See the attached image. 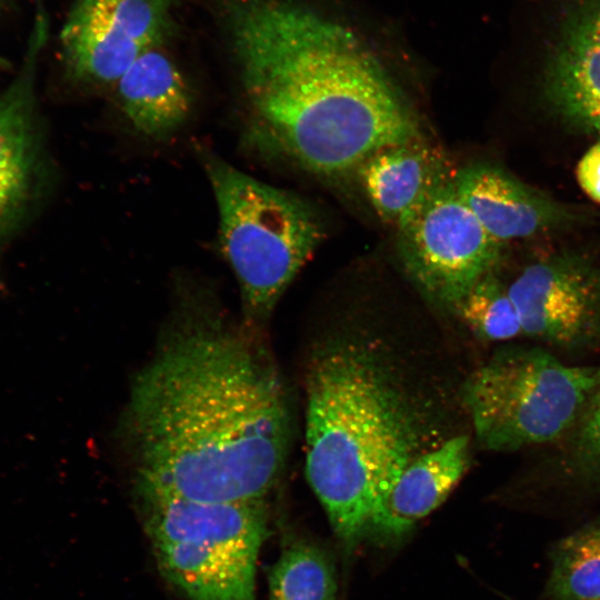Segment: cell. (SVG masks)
Listing matches in <instances>:
<instances>
[{
	"mask_svg": "<svg viewBox=\"0 0 600 600\" xmlns=\"http://www.w3.org/2000/svg\"><path fill=\"white\" fill-rule=\"evenodd\" d=\"M126 431L138 489L199 502H261L277 481L288 412L274 370L217 324L171 334L132 384Z\"/></svg>",
	"mask_w": 600,
	"mask_h": 600,
	"instance_id": "6da1fadb",
	"label": "cell"
},
{
	"mask_svg": "<svg viewBox=\"0 0 600 600\" xmlns=\"http://www.w3.org/2000/svg\"><path fill=\"white\" fill-rule=\"evenodd\" d=\"M226 22L252 130L317 174L356 172L421 138L382 66L349 30L277 0H227Z\"/></svg>",
	"mask_w": 600,
	"mask_h": 600,
	"instance_id": "7a4b0ae2",
	"label": "cell"
},
{
	"mask_svg": "<svg viewBox=\"0 0 600 600\" xmlns=\"http://www.w3.org/2000/svg\"><path fill=\"white\" fill-rule=\"evenodd\" d=\"M389 360L377 343L342 337L319 347L308 367L306 474L348 550L400 473L436 446L431 412Z\"/></svg>",
	"mask_w": 600,
	"mask_h": 600,
	"instance_id": "3957f363",
	"label": "cell"
},
{
	"mask_svg": "<svg viewBox=\"0 0 600 600\" xmlns=\"http://www.w3.org/2000/svg\"><path fill=\"white\" fill-rule=\"evenodd\" d=\"M218 209L222 253L239 284L246 314L267 318L323 238L316 211L293 193L200 149Z\"/></svg>",
	"mask_w": 600,
	"mask_h": 600,
	"instance_id": "277c9868",
	"label": "cell"
},
{
	"mask_svg": "<svg viewBox=\"0 0 600 600\" xmlns=\"http://www.w3.org/2000/svg\"><path fill=\"white\" fill-rule=\"evenodd\" d=\"M138 498L159 569L190 600H256L263 501L199 502L144 489Z\"/></svg>",
	"mask_w": 600,
	"mask_h": 600,
	"instance_id": "5b68a950",
	"label": "cell"
},
{
	"mask_svg": "<svg viewBox=\"0 0 600 600\" xmlns=\"http://www.w3.org/2000/svg\"><path fill=\"white\" fill-rule=\"evenodd\" d=\"M600 380V367L570 366L534 346L503 348L467 379L463 404L477 440L516 451L572 430Z\"/></svg>",
	"mask_w": 600,
	"mask_h": 600,
	"instance_id": "8992f818",
	"label": "cell"
},
{
	"mask_svg": "<svg viewBox=\"0 0 600 600\" xmlns=\"http://www.w3.org/2000/svg\"><path fill=\"white\" fill-rule=\"evenodd\" d=\"M397 232L399 257L410 279L431 301L454 311L491 273L501 249L460 200L453 177Z\"/></svg>",
	"mask_w": 600,
	"mask_h": 600,
	"instance_id": "52a82bcc",
	"label": "cell"
},
{
	"mask_svg": "<svg viewBox=\"0 0 600 600\" xmlns=\"http://www.w3.org/2000/svg\"><path fill=\"white\" fill-rule=\"evenodd\" d=\"M526 337L561 348L600 339V269L559 254L527 266L508 286Z\"/></svg>",
	"mask_w": 600,
	"mask_h": 600,
	"instance_id": "ba28073f",
	"label": "cell"
},
{
	"mask_svg": "<svg viewBox=\"0 0 600 600\" xmlns=\"http://www.w3.org/2000/svg\"><path fill=\"white\" fill-rule=\"evenodd\" d=\"M24 61L0 92V253L37 199L44 154L36 101V67L46 40L47 21L39 8Z\"/></svg>",
	"mask_w": 600,
	"mask_h": 600,
	"instance_id": "9c48e42d",
	"label": "cell"
},
{
	"mask_svg": "<svg viewBox=\"0 0 600 600\" xmlns=\"http://www.w3.org/2000/svg\"><path fill=\"white\" fill-rule=\"evenodd\" d=\"M469 461L466 434H453L419 454L376 507L369 531L383 540L401 538L448 498Z\"/></svg>",
	"mask_w": 600,
	"mask_h": 600,
	"instance_id": "30bf717a",
	"label": "cell"
},
{
	"mask_svg": "<svg viewBox=\"0 0 600 600\" xmlns=\"http://www.w3.org/2000/svg\"><path fill=\"white\" fill-rule=\"evenodd\" d=\"M547 88L558 111L600 134V0L581 3L563 23Z\"/></svg>",
	"mask_w": 600,
	"mask_h": 600,
	"instance_id": "8fae6325",
	"label": "cell"
},
{
	"mask_svg": "<svg viewBox=\"0 0 600 600\" xmlns=\"http://www.w3.org/2000/svg\"><path fill=\"white\" fill-rule=\"evenodd\" d=\"M356 173L376 213L396 229L454 174L422 138L378 150Z\"/></svg>",
	"mask_w": 600,
	"mask_h": 600,
	"instance_id": "7c38bea8",
	"label": "cell"
},
{
	"mask_svg": "<svg viewBox=\"0 0 600 600\" xmlns=\"http://www.w3.org/2000/svg\"><path fill=\"white\" fill-rule=\"evenodd\" d=\"M453 186L460 200L500 243L534 236L564 218L556 203L493 166L464 167L453 174Z\"/></svg>",
	"mask_w": 600,
	"mask_h": 600,
	"instance_id": "4fadbf2b",
	"label": "cell"
},
{
	"mask_svg": "<svg viewBox=\"0 0 600 600\" xmlns=\"http://www.w3.org/2000/svg\"><path fill=\"white\" fill-rule=\"evenodd\" d=\"M122 112L141 136L163 139L188 120L191 89L173 60L159 47L146 50L117 81Z\"/></svg>",
	"mask_w": 600,
	"mask_h": 600,
	"instance_id": "5bb4252c",
	"label": "cell"
},
{
	"mask_svg": "<svg viewBox=\"0 0 600 600\" xmlns=\"http://www.w3.org/2000/svg\"><path fill=\"white\" fill-rule=\"evenodd\" d=\"M547 590L553 600H600V517L553 548Z\"/></svg>",
	"mask_w": 600,
	"mask_h": 600,
	"instance_id": "9a60e30c",
	"label": "cell"
},
{
	"mask_svg": "<svg viewBox=\"0 0 600 600\" xmlns=\"http://www.w3.org/2000/svg\"><path fill=\"white\" fill-rule=\"evenodd\" d=\"M270 600H334L337 579L330 557L320 547L288 546L269 573Z\"/></svg>",
	"mask_w": 600,
	"mask_h": 600,
	"instance_id": "2e32d148",
	"label": "cell"
},
{
	"mask_svg": "<svg viewBox=\"0 0 600 600\" xmlns=\"http://www.w3.org/2000/svg\"><path fill=\"white\" fill-rule=\"evenodd\" d=\"M76 4L146 50L159 47L172 27L171 0H77Z\"/></svg>",
	"mask_w": 600,
	"mask_h": 600,
	"instance_id": "e0dca14e",
	"label": "cell"
},
{
	"mask_svg": "<svg viewBox=\"0 0 600 600\" xmlns=\"http://www.w3.org/2000/svg\"><path fill=\"white\" fill-rule=\"evenodd\" d=\"M456 311L483 340L508 341L523 336L520 317L508 287L492 273L473 287Z\"/></svg>",
	"mask_w": 600,
	"mask_h": 600,
	"instance_id": "ac0fdd59",
	"label": "cell"
},
{
	"mask_svg": "<svg viewBox=\"0 0 600 600\" xmlns=\"http://www.w3.org/2000/svg\"><path fill=\"white\" fill-rule=\"evenodd\" d=\"M572 430L574 466L582 474L600 481V380Z\"/></svg>",
	"mask_w": 600,
	"mask_h": 600,
	"instance_id": "d6986e66",
	"label": "cell"
},
{
	"mask_svg": "<svg viewBox=\"0 0 600 600\" xmlns=\"http://www.w3.org/2000/svg\"><path fill=\"white\" fill-rule=\"evenodd\" d=\"M577 179L582 190L600 203V140L580 159L577 166Z\"/></svg>",
	"mask_w": 600,
	"mask_h": 600,
	"instance_id": "ffe728a7",
	"label": "cell"
},
{
	"mask_svg": "<svg viewBox=\"0 0 600 600\" xmlns=\"http://www.w3.org/2000/svg\"><path fill=\"white\" fill-rule=\"evenodd\" d=\"M10 63L7 59L0 56V69H8Z\"/></svg>",
	"mask_w": 600,
	"mask_h": 600,
	"instance_id": "44dd1931",
	"label": "cell"
},
{
	"mask_svg": "<svg viewBox=\"0 0 600 600\" xmlns=\"http://www.w3.org/2000/svg\"><path fill=\"white\" fill-rule=\"evenodd\" d=\"M0 1H2V0H0Z\"/></svg>",
	"mask_w": 600,
	"mask_h": 600,
	"instance_id": "7402d4cb",
	"label": "cell"
}]
</instances>
